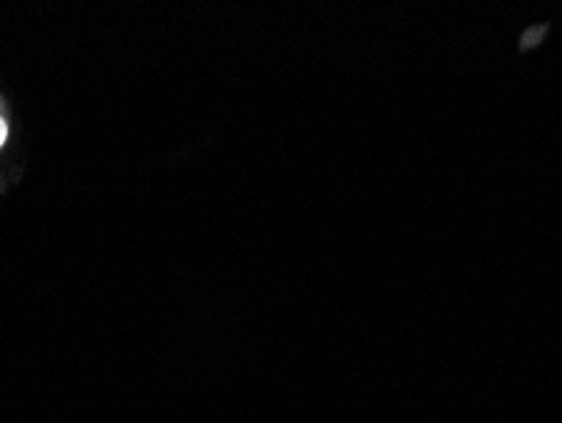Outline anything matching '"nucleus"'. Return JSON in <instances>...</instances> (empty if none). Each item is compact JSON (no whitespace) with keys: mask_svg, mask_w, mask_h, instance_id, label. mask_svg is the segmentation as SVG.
I'll return each mask as SVG.
<instances>
[{"mask_svg":"<svg viewBox=\"0 0 562 423\" xmlns=\"http://www.w3.org/2000/svg\"><path fill=\"white\" fill-rule=\"evenodd\" d=\"M5 135H8V130H5V122H3V120H0V145H3V143H5Z\"/></svg>","mask_w":562,"mask_h":423,"instance_id":"f257e3e1","label":"nucleus"}]
</instances>
